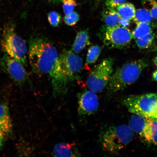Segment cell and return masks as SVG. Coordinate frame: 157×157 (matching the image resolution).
Listing matches in <instances>:
<instances>
[{
    "label": "cell",
    "instance_id": "obj_1",
    "mask_svg": "<svg viewBox=\"0 0 157 157\" xmlns=\"http://www.w3.org/2000/svg\"><path fill=\"white\" fill-rule=\"evenodd\" d=\"M28 53L33 71L49 76L55 95L65 93L68 83L62 72L59 56L50 41L43 37H32L29 41Z\"/></svg>",
    "mask_w": 157,
    "mask_h": 157
},
{
    "label": "cell",
    "instance_id": "obj_2",
    "mask_svg": "<svg viewBox=\"0 0 157 157\" xmlns=\"http://www.w3.org/2000/svg\"><path fill=\"white\" fill-rule=\"evenodd\" d=\"M148 66L144 59H140L123 65L112 75L107 86L108 91L114 93L122 91L135 83L143 71Z\"/></svg>",
    "mask_w": 157,
    "mask_h": 157
},
{
    "label": "cell",
    "instance_id": "obj_3",
    "mask_svg": "<svg viewBox=\"0 0 157 157\" xmlns=\"http://www.w3.org/2000/svg\"><path fill=\"white\" fill-rule=\"evenodd\" d=\"M134 132L127 125H112L100 133L99 141L103 150L109 154L117 155L131 142Z\"/></svg>",
    "mask_w": 157,
    "mask_h": 157
},
{
    "label": "cell",
    "instance_id": "obj_4",
    "mask_svg": "<svg viewBox=\"0 0 157 157\" xmlns=\"http://www.w3.org/2000/svg\"><path fill=\"white\" fill-rule=\"evenodd\" d=\"M5 53L23 64L27 63V48L25 41L16 33L14 25L9 23L5 27L1 41Z\"/></svg>",
    "mask_w": 157,
    "mask_h": 157
},
{
    "label": "cell",
    "instance_id": "obj_5",
    "mask_svg": "<svg viewBox=\"0 0 157 157\" xmlns=\"http://www.w3.org/2000/svg\"><path fill=\"white\" fill-rule=\"evenodd\" d=\"M122 103L131 113L157 118V94L131 95L125 98Z\"/></svg>",
    "mask_w": 157,
    "mask_h": 157
},
{
    "label": "cell",
    "instance_id": "obj_6",
    "mask_svg": "<svg viewBox=\"0 0 157 157\" xmlns=\"http://www.w3.org/2000/svg\"><path fill=\"white\" fill-rule=\"evenodd\" d=\"M113 62L111 58L104 59L94 68L86 81L88 89L97 93L107 87L113 74Z\"/></svg>",
    "mask_w": 157,
    "mask_h": 157
},
{
    "label": "cell",
    "instance_id": "obj_7",
    "mask_svg": "<svg viewBox=\"0 0 157 157\" xmlns=\"http://www.w3.org/2000/svg\"><path fill=\"white\" fill-rule=\"evenodd\" d=\"M104 29L103 36L104 44L110 48H124L130 44L133 38L132 33L127 27L119 25L106 26Z\"/></svg>",
    "mask_w": 157,
    "mask_h": 157
},
{
    "label": "cell",
    "instance_id": "obj_8",
    "mask_svg": "<svg viewBox=\"0 0 157 157\" xmlns=\"http://www.w3.org/2000/svg\"><path fill=\"white\" fill-rule=\"evenodd\" d=\"M59 60L63 73L68 83L73 81L83 67V61L79 56L73 52L65 51L59 56Z\"/></svg>",
    "mask_w": 157,
    "mask_h": 157
},
{
    "label": "cell",
    "instance_id": "obj_9",
    "mask_svg": "<svg viewBox=\"0 0 157 157\" xmlns=\"http://www.w3.org/2000/svg\"><path fill=\"white\" fill-rule=\"evenodd\" d=\"M0 66L15 83L19 85L24 84L28 76L24 66L5 53L0 59Z\"/></svg>",
    "mask_w": 157,
    "mask_h": 157
},
{
    "label": "cell",
    "instance_id": "obj_10",
    "mask_svg": "<svg viewBox=\"0 0 157 157\" xmlns=\"http://www.w3.org/2000/svg\"><path fill=\"white\" fill-rule=\"evenodd\" d=\"M95 92L89 90L80 93L78 96V112L81 116L93 114L99 106V99Z\"/></svg>",
    "mask_w": 157,
    "mask_h": 157
},
{
    "label": "cell",
    "instance_id": "obj_11",
    "mask_svg": "<svg viewBox=\"0 0 157 157\" xmlns=\"http://www.w3.org/2000/svg\"><path fill=\"white\" fill-rule=\"evenodd\" d=\"M150 118L137 114H133L129 119L128 126L134 133L144 139Z\"/></svg>",
    "mask_w": 157,
    "mask_h": 157
},
{
    "label": "cell",
    "instance_id": "obj_12",
    "mask_svg": "<svg viewBox=\"0 0 157 157\" xmlns=\"http://www.w3.org/2000/svg\"><path fill=\"white\" fill-rule=\"evenodd\" d=\"M53 155L56 157L81 156L76 144L74 143H58L55 146Z\"/></svg>",
    "mask_w": 157,
    "mask_h": 157
},
{
    "label": "cell",
    "instance_id": "obj_13",
    "mask_svg": "<svg viewBox=\"0 0 157 157\" xmlns=\"http://www.w3.org/2000/svg\"><path fill=\"white\" fill-rule=\"evenodd\" d=\"M12 129L9 107L5 104L0 103V129L6 135H9L11 133Z\"/></svg>",
    "mask_w": 157,
    "mask_h": 157
},
{
    "label": "cell",
    "instance_id": "obj_14",
    "mask_svg": "<svg viewBox=\"0 0 157 157\" xmlns=\"http://www.w3.org/2000/svg\"><path fill=\"white\" fill-rule=\"evenodd\" d=\"M90 36L87 30H81L78 32L75 40L72 50L74 52L79 53L86 47L90 44Z\"/></svg>",
    "mask_w": 157,
    "mask_h": 157
},
{
    "label": "cell",
    "instance_id": "obj_15",
    "mask_svg": "<svg viewBox=\"0 0 157 157\" xmlns=\"http://www.w3.org/2000/svg\"><path fill=\"white\" fill-rule=\"evenodd\" d=\"M102 18L108 27H115L119 25L121 18L116 10L107 7L102 13Z\"/></svg>",
    "mask_w": 157,
    "mask_h": 157
},
{
    "label": "cell",
    "instance_id": "obj_16",
    "mask_svg": "<svg viewBox=\"0 0 157 157\" xmlns=\"http://www.w3.org/2000/svg\"><path fill=\"white\" fill-rule=\"evenodd\" d=\"M144 139L149 143L157 145V118H150Z\"/></svg>",
    "mask_w": 157,
    "mask_h": 157
},
{
    "label": "cell",
    "instance_id": "obj_17",
    "mask_svg": "<svg viewBox=\"0 0 157 157\" xmlns=\"http://www.w3.org/2000/svg\"><path fill=\"white\" fill-rule=\"evenodd\" d=\"M121 18L131 21L134 17L136 10L134 5L130 3H125L115 9Z\"/></svg>",
    "mask_w": 157,
    "mask_h": 157
},
{
    "label": "cell",
    "instance_id": "obj_18",
    "mask_svg": "<svg viewBox=\"0 0 157 157\" xmlns=\"http://www.w3.org/2000/svg\"><path fill=\"white\" fill-rule=\"evenodd\" d=\"M133 19L136 24L141 23H146L150 25L153 21L150 11L146 9L137 10Z\"/></svg>",
    "mask_w": 157,
    "mask_h": 157
},
{
    "label": "cell",
    "instance_id": "obj_19",
    "mask_svg": "<svg viewBox=\"0 0 157 157\" xmlns=\"http://www.w3.org/2000/svg\"><path fill=\"white\" fill-rule=\"evenodd\" d=\"M136 27L132 33L133 38H142L152 33L150 25L146 23H141L136 24Z\"/></svg>",
    "mask_w": 157,
    "mask_h": 157
},
{
    "label": "cell",
    "instance_id": "obj_20",
    "mask_svg": "<svg viewBox=\"0 0 157 157\" xmlns=\"http://www.w3.org/2000/svg\"><path fill=\"white\" fill-rule=\"evenodd\" d=\"M101 49L98 45H94L88 49L86 63L88 64H92L96 62L101 52Z\"/></svg>",
    "mask_w": 157,
    "mask_h": 157
},
{
    "label": "cell",
    "instance_id": "obj_21",
    "mask_svg": "<svg viewBox=\"0 0 157 157\" xmlns=\"http://www.w3.org/2000/svg\"><path fill=\"white\" fill-rule=\"evenodd\" d=\"M155 36V34L152 32L142 38L136 39L137 46L141 49L148 48L152 44Z\"/></svg>",
    "mask_w": 157,
    "mask_h": 157
},
{
    "label": "cell",
    "instance_id": "obj_22",
    "mask_svg": "<svg viewBox=\"0 0 157 157\" xmlns=\"http://www.w3.org/2000/svg\"><path fill=\"white\" fill-rule=\"evenodd\" d=\"M48 20L49 23L54 27H57L61 21V17L57 12L52 11L49 12L48 15Z\"/></svg>",
    "mask_w": 157,
    "mask_h": 157
},
{
    "label": "cell",
    "instance_id": "obj_23",
    "mask_svg": "<svg viewBox=\"0 0 157 157\" xmlns=\"http://www.w3.org/2000/svg\"><path fill=\"white\" fill-rule=\"evenodd\" d=\"M80 19V16L75 11H73L64 17L65 23L68 26H72L75 25Z\"/></svg>",
    "mask_w": 157,
    "mask_h": 157
},
{
    "label": "cell",
    "instance_id": "obj_24",
    "mask_svg": "<svg viewBox=\"0 0 157 157\" xmlns=\"http://www.w3.org/2000/svg\"><path fill=\"white\" fill-rule=\"evenodd\" d=\"M62 2L63 3V8L65 15L72 12L75 8L77 6L76 0H62Z\"/></svg>",
    "mask_w": 157,
    "mask_h": 157
},
{
    "label": "cell",
    "instance_id": "obj_25",
    "mask_svg": "<svg viewBox=\"0 0 157 157\" xmlns=\"http://www.w3.org/2000/svg\"><path fill=\"white\" fill-rule=\"evenodd\" d=\"M126 1L127 0H106L105 5L107 7L115 9L118 6L125 3Z\"/></svg>",
    "mask_w": 157,
    "mask_h": 157
},
{
    "label": "cell",
    "instance_id": "obj_26",
    "mask_svg": "<svg viewBox=\"0 0 157 157\" xmlns=\"http://www.w3.org/2000/svg\"><path fill=\"white\" fill-rule=\"evenodd\" d=\"M151 5L152 6L151 8L150 13L153 19L157 21V2L155 0L151 2Z\"/></svg>",
    "mask_w": 157,
    "mask_h": 157
},
{
    "label": "cell",
    "instance_id": "obj_27",
    "mask_svg": "<svg viewBox=\"0 0 157 157\" xmlns=\"http://www.w3.org/2000/svg\"><path fill=\"white\" fill-rule=\"evenodd\" d=\"M130 25V21L125 19L121 18L119 21V25L124 27L129 26Z\"/></svg>",
    "mask_w": 157,
    "mask_h": 157
},
{
    "label": "cell",
    "instance_id": "obj_28",
    "mask_svg": "<svg viewBox=\"0 0 157 157\" xmlns=\"http://www.w3.org/2000/svg\"><path fill=\"white\" fill-rule=\"evenodd\" d=\"M6 135V133L0 129V148L3 146Z\"/></svg>",
    "mask_w": 157,
    "mask_h": 157
},
{
    "label": "cell",
    "instance_id": "obj_29",
    "mask_svg": "<svg viewBox=\"0 0 157 157\" xmlns=\"http://www.w3.org/2000/svg\"><path fill=\"white\" fill-rule=\"evenodd\" d=\"M152 78L155 81L157 82V67L156 70L153 72Z\"/></svg>",
    "mask_w": 157,
    "mask_h": 157
},
{
    "label": "cell",
    "instance_id": "obj_30",
    "mask_svg": "<svg viewBox=\"0 0 157 157\" xmlns=\"http://www.w3.org/2000/svg\"><path fill=\"white\" fill-rule=\"evenodd\" d=\"M154 62L155 65L157 67V56L154 59Z\"/></svg>",
    "mask_w": 157,
    "mask_h": 157
},
{
    "label": "cell",
    "instance_id": "obj_31",
    "mask_svg": "<svg viewBox=\"0 0 157 157\" xmlns=\"http://www.w3.org/2000/svg\"><path fill=\"white\" fill-rule=\"evenodd\" d=\"M56 1H62V0H56Z\"/></svg>",
    "mask_w": 157,
    "mask_h": 157
},
{
    "label": "cell",
    "instance_id": "obj_32",
    "mask_svg": "<svg viewBox=\"0 0 157 157\" xmlns=\"http://www.w3.org/2000/svg\"><path fill=\"white\" fill-rule=\"evenodd\" d=\"M152 1H153V0H149V1H150V2Z\"/></svg>",
    "mask_w": 157,
    "mask_h": 157
},
{
    "label": "cell",
    "instance_id": "obj_33",
    "mask_svg": "<svg viewBox=\"0 0 157 157\" xmlns=\"http://www.w3.org/2000/svg\"><path fill=\"white\" fill-rule=\"evenodd\" d=\"M99 1H103V0H99Z\"/></svg>",
    "mask_w": 157,
    "mask_h": 157
},
{
    "label": "cell",
    "instance_id": "obj_34",
    "mask_svg": "<svg viewBox=\"0 0 157 157\" xmlns=\"http://www.w3.org/2000/svg\"><path fill=\"white\" fill-rule=\"evenodd\" d=\"M156 50H157V48H156Z\"/></svg>",
    "mask_w": 157,
    "mask_h": 157
},
{
    "label": "cell",
    "instance_id": "obj_35",
    "mask_svg": "<svg viewBox=\"0 0 157 157\" xmlns=\"http://www.w3.org/2000/svg\"><path fill=\"white\" fill-rule=\"evenodd\" d=\"M1 1V0H0V1Z\"/></svg>",
    "mask_w": 157,
    "mask_h": 157
}]
</instances>
